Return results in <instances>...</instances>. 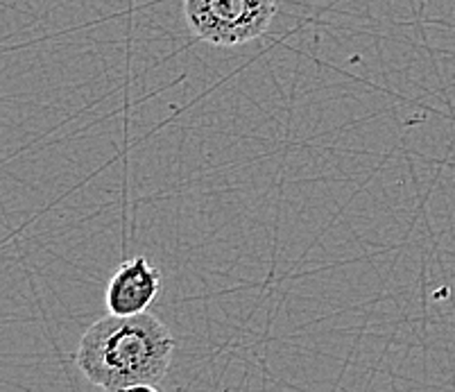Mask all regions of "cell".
<instances>
[{
	"label": "cell",
	"mask_w": 455,
	"mask_h": 392,
	"mask_svg": "<svg viewBox=\"0 0 455 392\" xmlns=\"http://www.w3.org/2000/svg\"><path fill=\"white\" fill-rule=\"evenodd\" d=\"M175 352L171 329L150 311L95 320L84 332L76 363L93 386L107 392L159 390Z\"/></svg>",
	"instance_id": "1"
},
{
	"label": "cell",
	"mask_w": 455,
	"mask_h": 392,
	"mask_svg": "<svg viewBox=\"0 0 455 392\" xmlns=\"http://www.w3.org/2000/svg\"><path fill=\"white\" fill-rule=\"evenodd\" d=\"M276 0H184V16L197 39L235 48L266 35Z\"/></svg>",
	"instance_id": "2"
},
{
	"label": "cell",
	"mask_w": 455,
	"mask_h": 392,
	"mask_svg": "<svg viewBox=\"0 0 455 392\" xmlns=\"http://www.w3.org/2000/svg\"><path fill=\"white\" fill-rule=\"evenodd\" d=\"M161 291V272L146 257L121 263L105 291L107 311L114 316H136L152 307Z\"/></svg>",
	"instance_id": "3"
}]
</instances>
